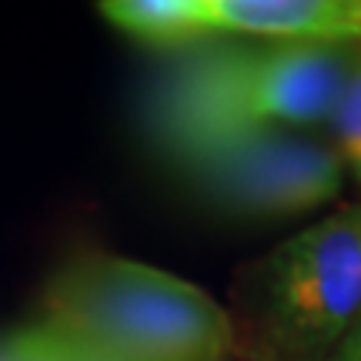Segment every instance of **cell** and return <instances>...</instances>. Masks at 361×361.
I'll use <instances>...</instances> for the list:
<instances>
[{"label": "cell", "mask_w": 361, "mask_h": 361, "mask_svg": "<svg viewBox=\"0 0 361 361\" xmlns=\"http://www.w3.org/2000/svg\"><path fill=\"white\" fill-rule=\"evenodd\" d=\"M338 134V147L348 157V164L361 178V44H358V61L351 67V78L338 97V107L331 121H328Z\"/></svg>", "instance_id": "7"}, {"label": "cell", "mask_w": 361, "mask_h": 361, "mask_svg": "<svg viewBox=\"0 0 361 361\" xmlns=\"http://www.w3.org/2000/svg\"><path fill=\"white\" fill-rule=\"evenodd\" d=\"M328 361H361V322L355 324V331L338 345V351Z\"/></svg>", "instance_id": "8"}, {"label": "cell", "mask_w": 361, "mask_h": 361, "mask_svg": "<svg viewBox=\"0 0 361 361\" xmlns=\"http://www.w3.org/2000/svg\"><path fill=\"white\" fill-rule=\"evenodd\" d=\"M27 328L57 361H224L234 341L201 288L111 255L61 271Z\"/></svg>", "instance_id": "2"}, {"label": "cell", "mask_w": 361, "mask_h": 361, "mask_svg": "<svg viewBox=\"0 0 361 361\" xmlns=\"http://www.w3.org/2000/svg\"><path fill=\"white\" fill-rule=\"evenodd\" d=\"M180 168L214 201L255 218L314 211L341 191V157L288 130H251Z\"/></svg>", "instance_id": "4"}, {"label": "cell", "mask_w": 361, "mask_h": 361, "mask_svg": "<svg viewBox=\"0 0 361 361\" xmlns=\"http://www.w3.org/2000/svg\"><path fill=\"white\" fill-rule=\"evenodd\" d=\"M207 27L268 44H361V0H204Z\"/></svg>", "instance_id": "5"}, {"label": "cell", "mask_w": 361, "mask_h": 361, "mask_svg": "<svg viewBox=\"0 0 361 361\" xmlns=\"http://www.w3.org/2000/svg\"><path fill=\"white\" fill-rule=\"evenodd\" d=\"M361 322V207L284 241L264 264L258 348L264 361H328Z\"/></svg>", "instance_id": "3"}, {"label": "cell", "mask_w": 361, "mask_h": 361, "mask_svg": "<svg viewBox=\"0 0 361 361\" xmlns=\"http://www.w3.org/2000/svg\"><path fill=\"white\" fill-rule=\"evenodd\" d=\"M101 13L121 30L134 34L147 44H201L211 40V27L204 17V0H107Z\"/></svg>", "instance_id": "6"}, {"label": "cell", "mask_w": 361, "mask_h": 361, "mask_svg": "<svg viewBox=\"0 0 361 361\" xmlns=\"http://www.w3.org/2000/svg\"><path fill=\"white\" fill-rule=\"evenodd\" d=\"M358 44H211L180 57L151 97V128L184 164L251 130L331 121Z\"/></svg>", "instance_id": "1"}]
</instances>
